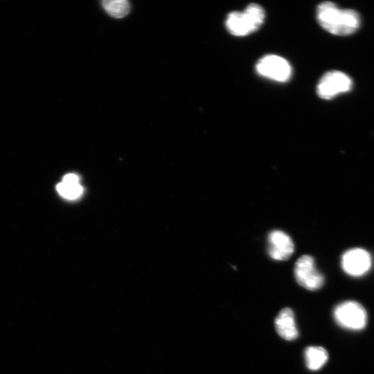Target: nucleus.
<instances>
[{
	"mask_svg": "<svg viewBox=\"0 0 374 374\" xmlns=\"http://www.w3.org/2000/svg\"><path fill=\"white\" fill-rule=\"evenodd\" d=\"M341 266L344 273L349 276L362 277L371 269V256L364 249L353 248L343 255Z\"/></svg>",
	"mask_w": 374,
	"mask_h": 374,
	"instance_id": "7",
	"label": "nucleus"
},
{
	"mask_svg": "<svg viewBox=\"0 0 374 374\" xmlns=\"http://www.w3.org/2000/svg\"><path fill=\"white\" fill-rule=\"evenodd\" d=\"M258 72L267 79L284 83L292 75V68L289 63L282 57L268 55L259 61L256 65Z\"/></svg>",
	"mask_w": 374,
	"mask_h": 374,
	"instance_id": "6",
	"label": "nucleus"
},
{
	"mask_svg": "<svg viewBox=\"0 0 374 374\" xmlns=\"http://www.w3.org/2000/svg\"><path fill=\"white\" fill-rule=\"evenodd\" d=\"M102 5L110 16L116 19L123 18L130 12V4L126 0H106Z\"/></svg>",
	"mask_w": 374,
	"mask_h": 374,
	"instance_id": "11",
	"label": "nucleus"
},
{
	"mask_svg": "<svg viewBox=\"0 0 374 374\" xmlns=\"http://www.w3.org/2000/svg\"><path fill=\"white\" fill-rule=\"evenodd\" d=\"M333 317L340 326L355 331L364 329L368 320L365 309L354 301H346L338 304L334 309Z\"/></svg>",
	"mask_w": 374,
	"mask_h": 374,
	"instance_id": "3",
	"label": "nucleus"
},
{
	"mask_svg": "<svg viewBox=\"0 0 374 374\" xmlns=\"http://www.w3.org/2000/svg\"><path fill=\"white\" fill-rule=\"evenodd\" d=\"M57 191L63 197L74 200L83 194V189L79 184L67 185L62 182L57 185Z\"/></svg>",
	"mask_w": 374,
	"mask_h": 374,
	"instance_id": "12",
	"label": "nucleus"
},
{
	"mask_svg": "<svg viewBox=\"0 0 374 374\" xmlns=\"http://www.w3.org/2000/svg\"><path fill=\"white\" fill-rule=\"evenodd\" d=\"M63 183L67 185H79V178L74 174H68L64 177Z\"/></svg>",
	"mask_w": 374,
	"mask_h": 374,
	"instance_id": "13",
	"label": "nucleus"
},
{
	"mask_svg": "<svg viewBox=\"0 0 374 374\" xmlns=\"http://www.w3.org/2000/svg\"><path fill=\"white\" fill-rule=\"evenodd\" d=\"M305 359L307 367L311 371L320 370L328 361L329 354L321 346H310L306 349Z\"/></svg>",
	"mask_w": 374,
	"mask_h": 374,
	"instance_id": "10",
	"label": "nucleus"
},
{
	"mask_svg": "<svg viewBox=\"0 0 374 374\" xmlns=\"http://www.w3.org/2000/svg\"><path fill=\"white\" fill-rule=\"evenodd\" d=\"M276 327L278 334L286 340L292 341L298 337L299 332L295 315L289 308L284 309L280 313L276 320Z\"/></svg>",
	"mask_w": 374,
	"mask_h": 374,
	"instance_id": "9",
	"label": "nucleus"
},
{
	"mask_svg": "<svg viewBox=\"0 0 374 374\" xmlns=\"http://www.w3.org/2000/svg\"><path fill=\"white\" fill-rule=\"evenodd\" d=\"M295 277L303 288L314 291L322 287L324 276L317 270L313 258L309 256L301 257L295 264Z\"/></svg>",
	"mask_w": 374,
	"mask_h": 374,
	"instance_id": "4",
	"label": "nucleus"
},
{
	"mask_svg": "<svg viewBox=\"0 0 374 374\" xmlns=\"http://www.w3.org/2000/svg\"><path fill=\"white\" fill-rule=\"evenodd\" d=\"M295 246L291 238L280 230L272 231L269 236V254L276 261L289 260L294 253Z\"/></svg>",
	"mask_w": 374,
	"mask_h": 374,
	"instance_id": "8",
	"label": "nucleus"
},
{
	"mask_svg": "<svg viewBox=\"0 0 374 374\" xmlns=\"http://www.w3.org/2000/svg\"><path fill=\"white\" fill-rule=\"evenodd\" d=\"M352 84L350 77L344 73L332 71L326 73L320 79L317 92L321 98L329 100L339 94L349 92Z\"/></svg>",
	"mask_w": 374,
	"mask_h": 374,
	"instance_id": "5",
	"label": "nucleus"
},
{
	"mask_svg": "<svg viewBox=\"0 0 374 374\" xmlns=\"http://www.w3.org/2000/svg\"><path fill=\"white\" fill-rule=\"evenodd\" d=\"M265 12L257 5L247 6L242 12L230 13L226 21L228 32L235 37H242L257 32L265 21Z\"/></svg>",
	"mask_w": 374,
	"mask_h": 374,
	"instance_id": "2",
	"label": "nucleus"
},
{
	"mask_svg": "<svg viewBox=\"0 0 374 374\" xmlns=\"http://www.w3.org/2000/svg\"><path fill=\"white\" fill-rule=\"evenodd\" d=\"M317 19L326 31L342 37L355 32L360 24V17L356 12L340 10L331 2H324L318 6Z\"/></svg>",
	"mask_w": 374,
	"mask_h": 374,
	"instance_id": "1",
	"label": "nucleus"
}]
</instances>
